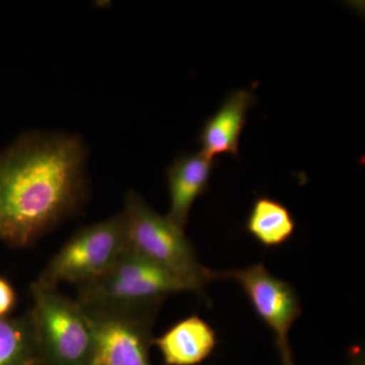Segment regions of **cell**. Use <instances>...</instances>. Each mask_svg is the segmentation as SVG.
<instances>
[{
    "instance_id": "8",
    "label": "cell",
    "mask_w": 365,
    "mask_h": 365,
    "mask_svg": "<svg viewBox=\"0 0 365 365\" xmlns=\"http://www.w3.org/2000/svg\"><path fill=\"white\" fill-rule=\"evenodd\" d=\"M216 165L203 153H182L167 170L170 211L168 218L184 230L194 202L207 191Z\"/></svg>"
},
{
    "instance_id": "11",
    "label": "cell",
    "mask_w": 365,
    "mask_h": 365,
    "mask_svg": "<svg viewBox=\"0 0 365 365\" xmlns=\"http://www.w3.org/2000/svg\"><path fill=\"white\" fill-rule=\"evenodd\" d=\"M297 223L292 212L279 201L259 197L247 218V232L266 248L282 246L294 234Z\"/></svg>"
},
{
    "instance_id": "2",
    "label": "cell",
    "mask_w": 365,
    "mask_h": 365,
    "mask_svg": "<svg viewBox=\"0 0 365 365\" xmlns=\"http://www.w3.org/2000/svg\"><path fill=\"white\" fill-rule=\"evenodd\" d=\"M122 212L126 225L127 251L165 269L197 294L203 295L208 283L217 280L216 271L199 261L184 230L167 215L157 212L137 192L126 194Z\"/></svg>"
},
{
    "instance_id": "12",
    "label": "cell",
    "mask_w": 365,
    "mask_h": 365,
    "mask_svg": "<svg viewBox=\"0 0 365 365\" xmlns=\"http://www.w3.org/2000/svg\"><path fill=\"white\" fill-rule=\"evenodd\" d=\"M0 365H39L30 312L16 318L0 319Z\"/></svg>"
},
{
    "instance_id": "13",
    "label": "cell",
    "mask_w": 365,
    "mask_h": 365,
    "mask_svg": "<svg viewBox=\"0 0 365 365\" xmlns=\"http://www.w3.org/2000/svg\"><path fill=\"white\" fill-rule=\"evenodd\" d=\"M18 292L13 283L0 275V319L9 318L18 307Z\"/></svg>"
},
{
    "instance_id": "7",
    "label": "cell",
    "mask_w": 365,
    "mask_h": 365,
    "mask_svg": "<svg viewBox=\"0 0 365 365\" xmlns=\"http://www.w3.org/2000/svg\"><path fill=\"white\" fill-rule=\"evenodd\" d=\"M86 309L93 319L97 336L88 365H151L153 327L160 307Z\"/></svg>"
},
{
    "instance_id": "10",
    "label": "cell",
    "mask_w": 365,
    "mask_h": 365,
    "mask_svg": "<svg viewBox=\"0 0 365 365\" xmlns=\"http://www.w3.org/2000/svg\"><path fill=\"white\" fill-rule=\"evenodd\" d=\"M217 343L215 329L198 316L177 322L153 339L165 365L200 364L212 354Z\"/></svg>"
},
{
    "instance_id": "9",
    "label": "cell",
    "mask_w": 365,
    "mask_h": 365,
    "mask_svg": "<svg viewBox=\"0 0 365 365\" xmlns=\"http://www.w3.org/2000/svg\"><path fill=\"white\" fill-rule=\"evenodd\" d=\"M256 103L253 91L239 88L225 98L222 107L201 129V153L215 160L222 155H239L240 139L250 109Z\"/></svg>"
},
{
    "instance_id": "4",
    "label": "cell",
    "mask_w": 365,
    "mask_h": 365,
    "mask_svg": "<svg viewBox=\"0 0 365 365\" xmlns=\"http://www.w3.org/2000/svg\"><path fill=\"white\" fill-rule=\"evenodd\" d=\"M181 292H192L184 281L126 250L107 272L78 285L76 300L88 309H139Z\"/></svg>"
},
{
    "instance_id": "6",
    "label": "cell",
    "mask_w": 365,
    "mask_h": 365,
    "mask_svg": "<svg viewBox=\"0 0 365 365\" xmlns=\"http://www.w3.org/2000/svg\"><path fill=\"white\" fill-rule=\"evenodd\" d=\"M216 277L241 285L255 313L272 331L281 365H295L289 332L302 309L292 285L269 272L262 263L239 270L216 271Z\"/></svg>"
},
{
    "instance_id": "1",
    "label": "cell",
    "mask_w": 365,
    "mask_h": 365,
    "mask_svg": "<svg viewBox=\"0 0 365 365\" xmlns=\"http://www.w3.org/2000/svg\"><path fill=\"white\" fill-rule=\"evenodd\" d=\"M88 148L76 134L32 131L0 151V242L26 249L83 212Z\"/></svg>"
},
{
    "instance_id": "5",
    "label": "cell",
    "mask_w": 365,
    "mask_h": 365,
    "mask_svg": "<svg viewBox=\"0 0 365 365\" xmlns=\"http://www.w3.org/2000/svg\"><path fill=\"white\" fill-rule=\"evenodd\" d=\"M126 250V225L121 211L76 230L34 283L47 288H58L64 283L83 284L107 272Z\"/></svg>"
},
{
    "instance_id": "3",
    "label": "cell",
    "mask_w": 365,
    "mask_h": 365,
    "mask_svg": "<svg viewBox=\"0 0 365 365\" xmlns=\"http://www.w3.org/2000/svg\"><path fill=\"white\" fill-rule=\"evenodd\" d=\"M30 309L39 365H88L96 349V327L76 299L58 288L31 287Z\"/></svg>"
},
{
    "instance_id": "14",
    "label": "cell",
    "mask_w": 365,
    "mask_h": 365,
    "mask_svg": "<svg viewBox=\"0 0 365 365\" xmlns=\"http://www.w3.org/2000/svg\"><path fill=\"white\" fill-rule=\"evenodd\" d=\"M349 365H365L364 351L360 346H352L350 348Z\"/></svg>"
}]
</instances>
